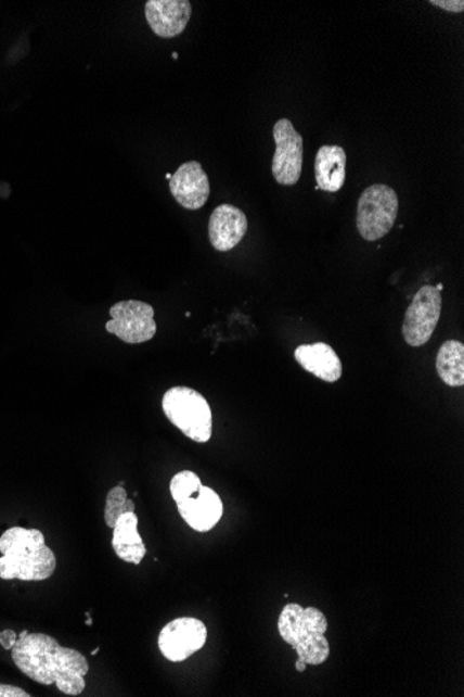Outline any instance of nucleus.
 Returning <instances> with one entry per match:
<instances>
[{
    "label": "nucleus",
    "instance_id": "f257e3e1",
    "mask_svg": "<svg viewBox=\"0 0 464 697\" xmlns=\"http://www.w3.org/2000/svg\"><path fill=\"white\" fill-rule=\"evenodd\" d=\"M17 669L42 685H56L64 695L78 696L86 689L90 666L80 651L63 647L54 637L23 631L12 649Z\"/></svg>",
    "mask_w": 464,
    "mask_h": 697
},
{
    "label": "nucleus",
    "instance_id": "f03ea898",
    "mask_svg": "<svg viewBox=\"0 0 464 697\" xmlns=\"http://www.w3.org/2000/svg\"><path fill=\"white\" fill-rule=\"evenodd\" d=\"M0 578L46 581L56 571V556L38 529L13 527L0 536Z\"/></svg>",
    "mask_w": 464,
    "mask_h": 697
},
{
    "label": "nucleus",
    "instance_id": "7ed1b4c3",
    "mask_svg": "<svg viewBox=\"0 0 464 697\" xmlns=\"http://www.w3.org/2000/svg\"><path fill=\"white\" fill-rule=\"evenodd\" d=\"M328 630L327 617L315 607H302L289 603L279 617V632L285 644L293 646L298 659L308 666H322L330 657V644L325 639Z\"/></svg>",
    "mask_w": 464,
    "mask_h": 697
},
{
    "label": "nucleus",
    "instance_id": "20e7f679",
    "mask_svg": "<svg viewBox=\"0 0 464 697\" xmlns=\"http://www.w3.org/2000/svg\"><path fill=\"white\" fill-rule=\"evenodd\" d=\"M163 413L188 439L207 443L214 433V417L209 403L191 388L177 385L163 395Z\"/></svg>",
    "mask_w": 464,
    "mask_h": 697
},
{
    "label": "nucleus",
    "instance_id": "39448f33",
    "mask_svg": "<svg viewBox=\"0 0 464 697\" xmlns=\"http://www.w3.org/2000/svg\"><path fill=\"white\" fill-rule=\"evenodd\" d=\"M399 212V198L387 185H373L358 202L357 227L366 241H377L392 230Z\"/></svg>",
    "mask_w": 464,
    "mask_h": 697
},
{
    "label": "nucleus",
    "instance_id": "423d86ee",
    "mask_svg": "<svg viewBox=\"0 0 464 697\" xmlns=\"http://www.w3.org/2000/svg\"><path fill=\"white\" fill-rule=\"evenodd\" d=\"M442 313V294L436 286H423L409 305L402 326L404 341L411 347L427 344Z\"/></svg>",
    "mask_w": 464,
    "mask_h": 697
},
{
    "label": "nucleus",
    "instance_id": "0eeeda50",
    "mask_svg": "<svg viewBox=\"0 0 464 697\" xmlns=\"http://www.w3.org/2000/svg\"><path fill=\"white\" fill-rule=\"evenodd\" d=\"M112 319L106 324L108 333L128 344H141L155 338V309L142 301H121L111 308Z\"/></svg>",
    "mask_w": 464,
    "mask_h": 697
},
{
    "label": "nucleus",
    "instance_id": "6e6552de",
    "mask_svg": "<svg viewBox=\"0 0 464 697\" xmlns=\"http://www.w3.org/2000/svg\"><path fill=\"white\" fill-rule=\"evenodd\" d=\"M275 152L273 156L274 180L280 186H295L302 175L304 138L295 130L289 118H280L273 128Z\"/></svg>",
    "mask_w": 464,
    "mask_h": 697
},
{
    "label": "nucleus",
    "instance_id": "1a4fd4ad",
    "mask_svg": "<svg viewBox=\"0 0 464 697\" xmlns=\"http://www.w3.org/2000/svg\"><path fill=\"white\" fill-rule=\"evenodd\" d=\"M207 628L194 617L176 618L165 625L157 639L163 656L171 662L190 659L205 646Z\"/></svg>",
    "mask_w": 464,
    "mask_h": 697
},
{
    "label": "nucleus",
    "instance_id": "9d476101",
    "mask_svg": "<svg viewBox=\"0 0 464 697\" xmlns=\"http://www.w3.org/2000/svg\"><path fill=\"white\" fill-rule=\"evenodd\" d=\"M171 195L185 210L197 211L206 205L210 197V181L199 162L190 161L181 165L171 176Z\"/></svg>",
    "mask_w": 464,
    "mask_h": 697
},
{
    "label": "nucleus",
    "instance_id": "9b49d317",
    "mask_svg": "<svg viewBox=\"0 0 464 697\" xmlns=\"http://www.w3.org/2000/svg\"><path fill=\"white\" fill-rule=\"evenodd\" d=\"M192 16L188 0H147L145 17L152 31L160 38H175L184 33Z\"/></svg>",
    "mask_w": 464,
    "mask_h": 697
},
{
    "label": "nucleus",
    "instance_id": "f8f14e48",
    "mask_svg": "<svg viewBox=\"0 0 464 697\" xmlns=\"http://www.w3.org/2000/svg\"><path fill=\"white\" fill-rule=\"evenodd\" d=\"M176 504L186 525L201 533L211 531L224 514L219 494L206 486H202L194 496Z\"/></svg>",
    "mask_w": 464,
    "mask_h": 697
},
{
    "label": "nucleus",
    "instance_id": "ddd939ff",
    "mask_svg": "<svg viewBox=\"0 0 464 697\" xmlns=\"http://www.w3.org/2000/svg\"><path fill=\"white\" fill-rule=\"evenodd\" d=\"M248 231V217L234 205L217 206L209 219V240L216 251L234 250Z\"/></svg>",
    "mask_w": 464,
    "mask_h": 697
},
{
    "label": "nucleus",
    "instance_id": "4468645a",
    "mask_svg": "<svg viewBox=\"0 0 464 697\" xmlns=\"http://www.w3.org/2000/svg\"><path fill=\"white\" fill-rule=\"evenodd\" d=\"M296 363L306 372L327 383L338 382L343 376V363L331 345L325 343L304 344L295 350Z\"/></svg>",
    "mask_w": 464,
    "mask_h": 697
},
{
    "label": "nucleus",
    "instance_id": "2eb2a0df",
    "mask_svg": "<svg viewBox=\"0 0 464 697\" xmlns=\"http://www.w3.org/2000/svg\"><path fill=\"white\" fill-rule=\"evenodd\" d=\"M314 176L318 188L338 192L347 180V153L343 147L323 145L315 153Z\"/></svg>",
    "mask_w": 464,
    "mask_h": 697
},
{
    "label": "nucleus",
    "instance_id": "dca6fc26",
    "mask_svg": "<svg viewBox=\"0 0 464 697\" xmlns=\"http://www.w3.org/2000/svg\"><path fill=\"white\" fill-rule=\"evenodd\" d=\"M112 546L120 560L140 566L146 555V546L138 532L136 512H125L117 519L113 528Z\"/></svg>",
    "mask_w": 464,
    "mask_h": 697
},
{
    "label": "nucleus",
    "instance_id": "f3484780",
    "mask_svg": "<svg viewBox=\"0 0 464 697\" xmlns=\"http://www.w3.org/2000/svg\"><path fill=\"white\" fill-rule=\"evenodd\" d=\"M437 373L449 388L464 385V345L462 341L448 340L438 351Z\"/></svg>",
    "mask_w": 464,
    "mask_h": 697
},
{
    "label": "nucleus",
    "instance_id": "a211bd4d",
    "mask_svg": "<svg viewBox=\"0 0 464 697\" xmlns=\"http://www.w3.org/2000/svg\"><path fill=\"white\" fill-rule=\"evenodd\" d=\"M125 512H136V504L128 500L126 489L120 486L113 487L107 493L105 507V522L107 528H115L117 519Z\"/></svg>",
    "mask_w": 464,
    "mask_h": 697
},
{
    "label": "nucleus",
    "instance_id": "6ab92c4d",
    "mask_svg": "<svg viewBox=\"0 0 464 697\" xmlns=\"http://www.w3.org/2000/svg\"><path fill=\"white\" fill-rule=\"evenodd\" d=\"M204 486L195 472L182 471L176 474L170 482L172 500L180 503L188 497L194 496Z\"/></svg>",
    "mask_w": 464,
    "mask_h": 697
},
{
    "label": "nucleus",
    "instance_id": "aec40b11",
    "mask_svg": "<svg viewBox=\"0 0 464 697\" xmlns=\"http://www.w3.org/2000/svg\"><path fill=\"white\" fill-rule=\"evenodd\" d=\"M434 7L441 8L451 13H462L464 10L463 0H431Z\"/></svg>",
    "mask_w": 464,
    "mask_h": 697
},
{
    "label": "nucleus",
    "instance_id": "412c9836",
    "mask_svg": "<svg viewBox=\"0 0 464 697\" xmlns=\"http://www.w3.org/2000/svg\"><path fill=\"white\" fill-rule=\"evenodd\" d=\"M17 639L18 636L16 635V632L12 630L0 632V645L3 646V649L12 650L14 645H16Z\"/></svg>",
    "mask_w": 464,
    "mask_h": 697
},
{
    "label": "nucleus",
    "instance_id": "4be33fe9",
    "mask_svg": "<svg viewBox=\"0 0 464 697\" xmlns=\"http://www.w3.org/2000/svg\"><path fill=\"white\" fill-rule=\"evenodd\" d=\"M26 690L13 685L0 684V697H29Z\"/></svg>",
    "mask_w": 464,
    "mask_h": 697
},
{
    "label": "nucleus",
    "instance_id": "5701e85b",
    "mask_svg": "<svg viewBox=\"0 0 464 697\" xmlns=\"http://www.w3.org/2000/svg\"><path fill=\"white\" fill-rule=\"evenodd\" d=\"M306 667H308V664H306V662H304L302 660L298 659V661L295 662V669L298 672H305Z\"/></svg>",
    "mask_w": 464,
    "mask_h": 697
},
{
    "label": "nucleus",
    "instance_id": "b1692460",
    "mask_svg": "<svg viewBox=\"0 0 464 697\" xmlns=\"http://www.w3.org/2000/svg\"><path fill=\"white\" fill-rule=\"evenodd\" d=\"M99 650H101V647H96L95 650H92L91 656H96Z\"/></svg>",
    "mask_w": 464,
    "mask_h": 697
},
{
    "label": "nucleus",
    "instance_id": "393cba45",
    "mask_svg": "<svg viewBox=\"0 0 464 697\" xmlns=\"http://www.w3.org/2000/svg\"><path fill=\"white\" fill-rule=\"evenodd\" d=\"M86 624H87V625H92L91 617H90V618H88V620H87Z\"/></svg>",
    "mask_w": 464,
    "mask_h": 697
}]
</instances>
